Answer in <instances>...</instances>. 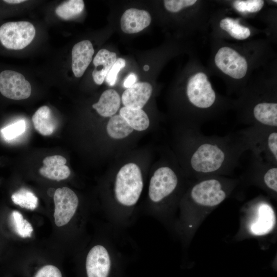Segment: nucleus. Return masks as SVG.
<instances>
[{
    "mask_svg": "<svg viewBox=\"0 0 277 277\" xmlns=\"http://www.w3.org/2000/svg\"><path fill=\"white\" fill-rule=\"evenodd\" d=\"M25 1H24V0H5L4 1V2L6 3L12 4H19V3L24 2Z\"/></svg>",
    "mask_w": 277,
    "mask_h": 277,
    "instance_id": "34",
    "label": "nucleus"
},
{
    "mask_svg": "<svg viewBox=\"0 0 277 277\" xmlns=\"http://www.w3.org/2000/svg\"><path fill=\"white\" fill-rule=\"evenodd\" d=\"M126 66V61L122 58H118L108 72L105 80L110 86L115 85L119 71Z\"/></svg>",
    "mask_w": 277,
    "mask_h": 277,
    "instance_id": "31",
    "label": "nucleus"
},
{
    "mask_svg": "<svg viewBox=\"0 0 277 277\" xmlns=\"http://www.w3.org/2000/svg\"><path fill=\"white\" fill-rule=\"evenodd\" d=\"M86 277H119L120 266L110 247L103 245L94 246L88 252L85 261Z\"/></svg>",
    "mask_w": 277,
    "mask_h": 277,
    "instance_id": "7",
    "label": "nucleus"
},
{
    "mask_svg": "<svg viewBox=\"0 0 277 277\" xmlns=\"http://www.w3.org/2000/svg\"><path fill=\"white\" fill-rule=\"evenodd\" d=\"M238 118L249 126H264L277 128L276 96L262 92L249 94L236 106Z\"/></svg>",
    "mask_w": 277,
    "mask_h": 277,
    "instance_id": "3",
    "label": "nucleus"
},
{
    "mask_svg": "<svg viewBox=\"0 0 277 277\" xmlns=\"http://www.w3.org/2000/svg\"><path fill=\"white\" fill-rule=\"evenodd\" d=\"M84 6L83 0H69L58 5L55 12L61 18L68 20L80 15L83 11Z\"/></svg>",
    "mask_w": 277,
    "mask_h": 277,
    "instance_id": "25",
    "label": "nucleus"
},
{
    "mask_svg": "<svg viewBox=\"0 0 277 277\" xmlns=\"http://www.w3.org/2000/svg\"><path fill=\"white\" fill-rule=\"evenodd\" d=\"M66 159L59 155L49 156L43 160V166L39 173L46 178L60 181L68 178L70 174L69 168L65 165Z\"/></svg>",
    "mask_w": 277,
    "mask_h": 277,
    "instance_id": "18",
    "label": "nucleus"
},
{
    "mask_svg": "<svg viewBox=\"0 0 277 277\" xmlns=\"http://www.w3.org/2000/svg\"><path fill=\"white\" fill-rule=\"evenodd\" d=\"M94 52L93 45L89 40L75 44L72 49L71 67L76 77H81L90 64Z\"/></svg>",
    "mask_w": 277,
    "mask_h": 277,
    "instance_id": "15",
    "label": "nucleus"
},
{
    "mask_svg": "<svg viewBox=\"0 0 277 277\" xmlns=\"http://www.w3.org/2000/svg\"><path fill=\"white\" fill-rule=\"evenodd\" d=\"M0 92L11 100H24L30 96L31 87L23 74L7 70L0 73Z\"/></svg>",
    "mask_w": 277,
    "mask_h": 277,
    "instance_id": "12",
    "label": "nucleus"
},
{
    "mask_svg": "<svg viewBox=\"0 0 277 277\" xmlns=\"http://www.w3.org/2000/svg\"><path fill=\"white\" fill-rule=\"evenodd\" d=\"M196 0H165L164 5L166 9L171 12H178L182 9L191 7L197 4Z\"/></svg>",
    "mask_w": 277,
    "mask_h": 277,
    "instance_id": "30",
    "label": "nucleus"
},
{
    "mask_svg": "<svg viewBox=\"0 0 277 277\" xmlns=\"http://www.w3.org/2000/svg\"><path fill=\"white\" fill-rule=\"evenodd\" d=\"M256 216L250 224L251 233L262 235L268 233L274 228L275 217L273 209L268 203L260 201L255 205Z\"/></svg>",
    "mask_w": 277,
    "mask_h": 277,
    "instance_id": "14",
    "label": "nucleus"
},
{
    "mask_svg": "<svg viewBox=\"0 0 277 277\" xmlns=\"http://www.w3.org/2000/svg\"><path fill=\"white\" fill-rule=\"evenodd\" d=\"M120 115L133 130L144 131L149 126V117L142 109H135L123 107L120 110Z\"/></svg>",
    "mask_w": 277,
    "mask_h": 277,
    "instance_id": "22",
    "label": "nucleus"
},
{
    "mask_svg": "<svg viewBox=\"0 0 277 277\" xmlns=\"http://www.w3.org/2000/svg\"><path fill=\"white\" fill-rule=\"evenodd\" d=\"M185 96L189 107L190 126L201 127L218 117L232 105L215 92L207 75L202 71H197L189 77Z\"/></svg>",
    "mask_w": 277,
    "mask_h": 277,
    "instance_id": "2",
    "label": "nucleus"
},
{
    "mask_svg": "<svg viewBox=\"0 0 277 277\" xmlns=\"http://www.w3.org/2000/svg\"><path fill=\"white\" fill-rule=\"evenodd\" d=\"M184 141L187 172L199 179L232 173L247 148L238 131L224 136L206 135L201 127L189 126Z\"/></svg>",
    "mask_w": 277,
    "mask_h": 277,
    "instance_id": "1",
    "label": "nucleus"
},
{
    "mask_svg": "<svg viewBox=\"0 0 277 277\" xmlns=\"http://www.w3.org/2000/svg\"><path fill=\"white\" fill-rule=\"evenodd\" d=\"M264 5L262 0H237L232 3L234 9L240 13H254L260 11Z\"/></svg>",
    "mask_w": 277,
    "mask_h": 277,
    "instance_id": "28",
    "label": "nucleus"
},
{
    "mask_svg": "<svg viewBox=\"0 0 277 277\" xmlns=\"http://www.w3.org/2000/svg\"><path fill=\"white\" fill-rule=\"evenodd\" d=\"M152 87L147 82L135 83L127 88L122 96L124 107L135 109H142L151 96Z\"/></svg>",
    "mask_w": 277,
    "mask_h": 277,
    "instance_id": "16",
    "label": "nucleus"
},
{
    "mask_svg": "<svg viewBox=\"0 0 277 277\" xmlns=\"http://www.w3.org/2000/svg\"><path fill=\"white\" fill-rule=\"evenodd\" d=\"M238 131L251 155L277 165V128L249 126Z\"/></svg>",
    "mask_w": 277,
    "mask_h": 277,
    "instance_id": "4",
    "label": "nucleus"
},
{
    "mask_svg": "<svg viewBox=\"0 0 277 277\" xmlns=\"http://www.w3.org/2000/svg\"><path fill=\"white\" fill-rule=\"evenodd\" d=\"M34 277H62V274L57 267L46 265L39 269Z\"/></svg>",
    "mask_w": 277,
    "mask_h": 277,
    "instance_id": "32",
    "label": "nucleus"
},
{
    "mask_svg": "<svg viewBox=\"0 0 277 277\" xmlns=\"http://www.w3.org/2000/svg\"><path fill=\"white\" fill-rule=\"evenodd\" d=\"M11 221L14 231L22 238L31 237L33 229L31 224L24 219L23 215L17 211H13L11 214Z\"/></svg>",
    "mask_w": 277,
    "mask_h": 277,
    "instance_id": "27",
    "label": "nucleus"
},
{
    "mask_svg": "<svg viewBox=\"0 0 277 277\" xmlns=\"http://www.w3.org/2000/svg\"><path fill=\"white\" fill-rule=\"evenodd\" d=\"M53 199L55 224L61 227L69 223L75 214L78 205V199L73 190L64 187L55 191Z\"/></svg>",
    "mask_w": 277,
    "mask_h": 277,
    "instance_id": "11",
    "label": "nucleus"
},
{
    "mask_svg": "<svg viewBox=\"0 0 277 277\" xmlns=\"http://www.w3.org/2000/svg\"><path fill=\"white\" fill-rule=\"evenodd\" d=\"M234 183L233 180L223 179L220 175L199 179L190 188L188 197L196 205L214 207L225 200Z\"/></svg>",
    "mask_w": 277,
    "mask_h": 277,
    "instance_id": "6",
    "label": "nucleus"
},
{
    "mask_svg": "<svg viewBox=\"0 0 277 277\" xmlns=\"http://www.w3.org/2000/svg\"><path fill=\"white\" fill-rule=\"evenodd\" d=\"M214 63L224 74L234 80H241L247 74L248 63L246 58L235 49L221 47L216 52Z\"/></svg>",
    "mask_w": 277,
    "mask_h": 277,
    "instance_id": "10",
    "label": "nucleus"
},
{
    "mask_svg": "<svg viewBox=\"0 0 277 277\" xmlns=\"http://www.w3.org/2000/svg\"><path fill=\"white\" fill-rule=\"evenodd\" d=\"M35 129L44 136L50 135L56 128L55 121L47 106L39 108L32 117Z\"/></svg>",
    "mask_w": 277,
    "mask_h": 277,
    "instance_id": "21",
    "label": "nucleus"
},
{
    "mask_svg": "<svg viewBox=\"0 0 277 277\" xmlns=\"http://www.w3.org/2000/svg\"><path fill=\"white\" fill-rule=\"evenodd\" d=\"M117 60L115 52L105 49L100 50L93 60L94 69L92 75L94 82L101 85L105 79L106 75Z\"/></svg>",
    "mask_w": 277,
    "mask_h": 277,
    "instance_id": "19",
    "label": "nucleus"
},
{
    "mask_svg": "<svg viewBox=\"0 0 277 277\" xmlns=\"http://www.w3.org/2000/svg\"><path fill=\"white\" fill-rule=\"evenodd\" d=\"M141 170L135 164L130 163L118 171L115 181V199L123 209H130L137 203L143 189Z\"/></svg>",
    "mask_w": 277,
    "mask_h": 277,
    "instance_id": "5",
    "label": "nucleus"
},
{
    "mask_svg": "<svg viewBox=\"0 0 277 277\" xmlns=\"http://www.w3.org/2000/svg\"><path fill=\"white\" fill-rule=\"evenodd\" d=\"M133 130V129L126 120L120 114L111 117L107 125V131L108 135L115 139L126 137Z\"/></svg>",
    "mask_w": 277,
    "mask_h": 277,
    "instance_id": "24",
    "label": "nucleus"
},
{
    "mask_svg": "<svg viewBox=\"0 0 277 277\" xmlns=\"http://www.w3.org/2000/svg\"><path fill=\"white\" fill-rule=\"evenodd\" d=\"M179 178L175 171L168 166L157 168L151 177L148 189L150 200L159 204L171 196L176 190Z\"/></svg>",
    "mask_w": 277,
    "mask_h": 277,
    "instance_id": "8",
    "label": "nucleus"
},
{
    "mask_svg": "<svg viewBox=\"0 0 277 277\" xmlns=\"http://www.w3.org/2000/svg\"><path fill=\"white\" fill-rule=\"evenodd\" d=\"M247 168L250 176L260 180L267 189L276 193L277 165L251 155Z\"/></svg>",
    "mask_w": 277,
    "mask_h": 277,
    "instance_id": "13",
    "label": "nucleus"
},
{
    "mask_svg": "<svg viewBox=\"0 0 277 277\" xmlns=\"http://www.w3.org/2000/svg\"><path fill=\"white\" fill-rule=\"evenodd\" d=\"M13 202L22 208L33 210L38 205V199L31 191L22 188L11 196Z\"/></svg>",
    "mask_w": 277,
    "mask_h": 277,
    "instance_id": "26",
    "label": "nucleus"
},
{
    "mask_svg": "<svg viewBox=\"0 0 277 277\" xmlns=\"http://www.w3.org/2000/svg\"><path fill=\"white\" fill-rule=\"evenodd\" d=\"M144 69L145 70V71H147L149 69V66L148 65H145L144 67Z\"/></svg>",
    "mask_w": 277,
    "mask_h": 277,
    "instance_id": "35",
    "label": "nucleus"
},
{
    "mask_svg": "<svg viewBox=\"0 0 277 277\" xmlns=\"http://www.w3.org/2000/svg\"><path fill=\"white\" fill-rule=\"evenodd\" d=\"M151 21V17L148 11L130 8L123 14L121 18V27L126 33H136L148 27Z\"/></svg>",
    "mask_w": 277,
    "mask_h": 277,
    "instance_id": "17",
    "label": "nucleus"
},
{
    "mask_svg": "<svg viewBox=\"0 0 277 277\" xmlns=\"http://www.w3.org/2000/svg\"><path fill=\"white\" fill-rule=\"evenodd\" d=\"M136 75L133 73H130L125 78L123 85L125 88H128L134 85L136 81Z\"/></svg>",
    "mask_w": 277,
    "mask_h": 277,
    "instance_id": "33",
    "label": "nucleus"
},
{
    "mask_svg": "<svg viewBox=\"0 0 277 277\" xmlns=\"http://www.w3.org/2000/svg\"><path fill=\"white\" fill-rule=\"evenodd\" d=\"M25 121L21 120L1 130L3 136L6 140H12L21 135L25 130Z\"/></svg>",
    "mask_w": 277,
    "mask_h": 277,
    "instance_id": "29",
    "label": "nucleus"
},
{
    "mask_svg": "<svg viewBox=\"0 0 277 277\" xmlns=\"http://www.w3.org/2000/svg\"><path fill=\"white\" fill-rule=\"evenodd\" d=\"M219 26L230 36L237 40L246 39L251 35V30L248 27L241 25L238 19L230 17L221 19Z\"/></svg>",
    "mask_w": 277,
    "mask_h": 277,
    "instance_id": "23",
    "label": "nucleus"
},
{
    "mask_svg": "<svg viewBox=\"0 0 277 277\" xmlns=\"http://www.w3.org/2000/svg\"><path fill=\"white\" fill-rule=\"evenodd\" d=\"M35 29L26 21L5 23L0 27V41L6 48L21 50L33 39Z\"/></svg>",
    "mask_w": 277,
    "mask_h": 277,
    "instance_id": "9",
    "label": "nucleus"
},
{
    "mask_svg": "<svg viewBox=\"0 0 277 277\" xmlns=\"http://www.w3.org/2000/svg\"><path fill=\"white\" fill-rule=\"evenodd\" d=\"M121 98L118 93L113 89L105 90L101 95L98 101L92 105L97 113L104 117L114 115L119 109Z\"/></svg>",
    "mask_w": 277,
    "mask_h": 277,
    "instance_id": "20",
    "label": "nucleus"
}]
</instances>
